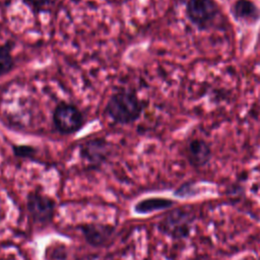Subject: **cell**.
Wrapping results in <instances>:
<instances>
[{
    "mask_svg": "<svg viewBox=\"0 0 260 260\" xmlns=\"http://www.w3.org/2000/svg\"><path fill=\"white\" fill-rule=\"evenodd\" d=\"M13 150H14V153L16 155L21 156V157H28V156L32 155V153L35 152V149L30 146H27V145L14 146Z\"/></svg>",
    "mask_w": 260,
    "mask_h": 260,
    "instance_id": "cell-12",
    "label": "cell"
},
{
    "mask_svg": "<svg viewBox=\"0 0 260 260\" xmlns=\"http://www.w3.org/2000/svg\"><path fill=\"white\" fill-rule=\"evenodd\" d=\"M53 121L59 132L71 134L80 129L83 124V117L75 106L62 103L56 107Z\"/></svg>",
    "mask_w": 260,
    "mask_h": 260,
    "instance_id": "cell-2",
    "label": "cell"
},
{
    "mask_svg": "<svg viewBox=\"0 0 260 260\" xmlns=\"http://www.w3.org/2000/svg\"><path fill=\"white\" fill-rule=\"evenodd\" d=\"M106 153H107L106 145L104 141H101V140L90 141V143H87L82 148V154L92 162L103 160L106 156Z\"/></svg>",
    "mask_w": 260,
    "mask_h": 260,
    "instance_id": "cell-8",
    "label": "cell"
},
{
    "mask_svg": "<svg viewBox=\"0 0 260 260\" xmlns=\"http://www.w3.org/2000/svg\"><path fill=\"white\" fill-rule=\"evenodd\" d=\"M25 3H27L28 5L35 6V7H40L43 6L45 4H47L50 0H23Z\"/></svg>",
    "mask_w": 260,
    "mask_h": 260,
    "instance_id": "cell-13",
    "label": "cell"
},
{
    "mask_svg": "<svg viewBox=\"0 0 260 260\" xmlns=\"http://www.w3.org/2000/svg\"><path fill=\"white\" fill-rule=\"evenodd\" d=\"M235 8H236V14L241 17H248L253 15L254 12H256L253 3L246 0H241L237 2V4L235 5Z\"/></svg>",
    "mask_w": 260,
    "mask_h": 260,
    "instance_id": "cell-11",
    "label": "cell"
},
{
    "mask_svg": "<svg viewBox=\"0 0 260 260\" xmlns=\"http://www.w3.org/2000/svg\"><path fill=\"white\" fill-rule=\"evenodd\" d=\"M27 208L35 219L46 222L53 217L55 203L50 197L32 192L27 196Z\"/></svg>",
    "mask_w": 260,
    "mask_h": 260,
    "instance_id": "cell-5",
    "label": "cell"
},
{
    "mask_svg": "<svg viewBox=\"0 0 260 260\" xmlns=\"http://www.w3.org/2000/svg\"><path fill=\"white\" fill-rule=\"evenodd\" d=\"M188 157L192 165L201 167L210 158V149L204 141L198 139L193 140L188 146Z\"/></svg>",
    "mask_w": 260,
    "mask_h": 260,
    "instance_id": "cell-7",
    "label": "cell"
},
{
    "mask_svg": "<svg viewBox=\"0 0 260 260\" xmlns=\"http://www.w3.org/2000/svg\"><path fill=\"white\" fill-rule=\"evenodd\" d=\"M217 13V6L213 0H189L187 14L196 24L203 26L210 22Z\"/></svg>",
    "mask_w": 260,
    "mask_h": 260,
    "instance_id": "cell-4",
    "label": "cell"
},
{
    "mask_svg": "<svg viewBox=\"0 0 260 260\" xmlns=\"http://www.w3.org/2000/svg\"><path fill=\"white\" fill-rule=\"evenodd\" d=\"M191 221L190 213L182 209H176L161 220L159 229L172 237H184L189 233Z\"/></svg>",
    "mask_w": 260,
    "mask_h": 260,
    "instance_id": "cell-3",
    "label": "cell"
},
{
    "mask_svg": "<svg viewBox=\"0 0 260 260\" xmlns=\"http://www.w3.org/2000/svg\"><path fill=\"white\" fill-rule=\"evenodd\" d=\"M13 67V59L8 49L0 47V75L9 72Z\"/></svg>",
    "mask_w": 260,
    "mask_h": 260,
    "instance_id": "cell-10",
    "label": "cell"
},
{
    "mask_svg": "<svg viewBox=\"0 0 260 260\" xmlns=\"http://www.w3.org/2000/svg\"><path fill=\"white\" fill-rule=\"evenodd\" d=\"M142 107L134 93L122 91L115 93L107 105V112L109 116L118 123L127 124L135 121L140 113Z\"/></svg>",
    "mask_w": 260,
    "mask_h": 260,
    "instance_id": "cell-1",
    "label": "cell"
},
{
    "mask_svg": "<svg viewBox=\"0 0 260 260\" xmlns=\"http://www.w3.org/2000/svg\"><path fill=\"white\" fill-rule=\"evenodd\" d=\"M173 204V201L164 199V198H150L140 201L136 204L135 210L140 213L151 212L153 210H159L170 207Z\"/></svg>",
    "mask_w": 260,
    "mask_h": 260,
    "instance_id": "cell-9",
    "label": "cell"
},
{
    "mask_svg": "<svg viewBox=\"0 0 260 260\" xmlns=\"http://www.w3.org/2000/svg\"><path fill=\"white\" fill-rule=\"evenodd\" d=\"M82 232L89 244L100 246L108 241L112 235L113 229L109 225L103 224H86L84 228H82Z\"/></svg>",
    "mask_w": 260,
    "mask_h": 260,
    "instance_id": "cell-6",
    "label": "cell"
}]
</instances>
